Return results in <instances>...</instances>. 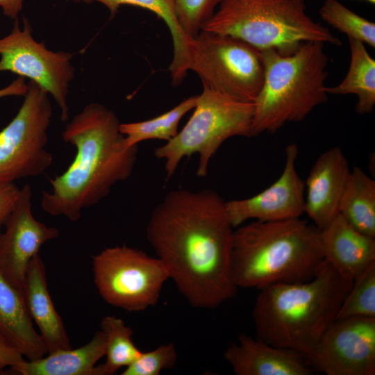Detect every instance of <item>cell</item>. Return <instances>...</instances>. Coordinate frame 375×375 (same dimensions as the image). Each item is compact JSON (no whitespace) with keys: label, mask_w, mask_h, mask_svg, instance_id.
Segmentation results:
<instances>
[{"label":"cell","mask_w":375,"mask_h":375,"mask_svg":"<svg viewBox=\"0 0 375 375\" xmlns=\"http://www.w3.org/2000/svg\"><path fill=\"white\" fill-rule=\"evenodd\" d=\"M263 82L254 101L251 137L274 133L289 122L303 120L327 100L328 58L322 42H306L282 53L260 51Z\"/></svg>","instance_id":"obj_5"},{"label":"cell","mask_w":375,"mask_h":375,"mask_svg":"<svg viewBox=\"0 0 375 375\" xmlns=\"http://www.w3.org/2000/svg\"><path fill=\"white\" fill-rule=\"evenodd\" d=\"M339 213L356 230L375 238V181L359 167L350 171Z\"/></svg>","instance_id":"obj_23"},{"label":"cell","mask_w":375,"mask_h":375,"mask_svg":"<svg viewBox=\"0 0 375 375\" xmlns=\"http://www.w3.org/2000/svg\"><path fill=\"white\" fill-rule=\"evenodd\" d=\"M28 90V83L22 76H18L8 86L0 89V98L10 96H24Z\"/></svg>","instance_id":"obj_32"},{"label":"cell","mask_w":375,"mask_h":375,"mask_svg":"<svg viewBox=\"0 0 375 375\" xmlns=\"http://www.w3.org/2000/svg\"><path fill=\"white\" fill-rule=\"evenodd\" d=\"M214 190H175L153 209L147 240L190 304L215 308L236 292L231 270L233 227Z\"/></svg>","instance_id":"obj_1"},{"label":"cell","mask_w":375,"mask_h":375,"mask_svg":"<svg viewBox=\"0 0 375 375\" xmlns=\"http://www.w3.org/2000/svg\"><path fill=\"white\" fill-rule=\"evenodd\" d=\"M190 70L203 86L233 99L254 103L261 89V51L233 37L201 31L191 40Z\"/></svg>","instance_id":"obj_8"},{"label":"cell","mask_w":375,"mask_h":375,"mask_svg":"<svg viewBox=\"0 0 375 375\" xmlns=\"http://www.w3.org/2000/svg\"><path fill=\"white\" fill-rule=\"evenodd\" d=\"M197 99L198 95L190 97L167 112L148 120L121 123L120 132L125 137L127 147L136 146L147 140L157 139L167 142L172 139L178 132L181 118L194 109Z\"/></svg>","instance_id":"obj_24"},{"label":"cell","mask_w":375,"mask_h":375,"mask_svg":"<svg viewBox=\"0 0 375 375\" xmlns=\"http://www.w3.org/2000/svg\"><path fill=\"white\" fill-rule=\"evenodd\" d=\"M0 72H10L28 78L50 94L61 110V120L67 121V97L75 75L73 53L52 51L34 40L28 20L23 17V28L15 19L11 32L0 38Z\"/></svg>","instance_id":"obj_11"},{"label":"cell","mask_w":375,"mask_h":375,"mask_svg":"<svg viewBox=\"0 0 375 375\" xmlns=\"http://www.w3.org/2000/svg\"><path fill=\"white\" fill-rule=\"evenodd\" d=\"M320 235L324 260L345 279L353 281L375 262V238L356 230L340 213Z\"/></svg>","instance_id":"obj_17"},{"label":"cell","mask_w":375,"mask_h":375,"mask_svg":"<svg viewBox=\"0 0 375 375\" xmlns=\"http://www.w3.org/2000/svg\"><path fill=\"white\" fill-rule=\"evenodd\" d=\"M350 169L340 147L322 153L305 181V212L322 230L339 214V206Z\"/></svg>","instance_id":"obj_15"},{"label":"cell","mask_w":375,"mask_h":375,"mask_svg":"<svg viewBox=\"0 0 375 375\" xmlns=\"http://www.w3.org/2000/svg\"><path fill=\"white\" fill-rule=\"evenodd\" d=\"M94 281L102 299L128 312L158 303L168 271L158 258L126 245L108 247L92 256Z\"/></svg>","instance_id":"obj_9"},{"label":"cell","mask_w":375,"mask_h":375,"mask_svg":"<svg viewBox=\"0 0 375 375\" xmlns=\"http://www.w3.org/2000/svg\"><path fill=\"white\" fill-rule=\"evenodd\" d=\"M17 115L0 131V184L37 176L52 163L46 149L53 110L48 93L33 81Z\"/></svg>","instance_id":"obj_10"},{"label":"cell","mask_w":375,"mask_h":375,"mask_svg":"<svg viewBox=\"0 0 375 375\" xmlns=\"http://www.w3.org/2000/svg\"><path fill=\"white\" fill-rule=\"evenodd\" d=\"M222 0H173L174 10L183 31L195 37L212 15Z\"/></svg>","instance_id":"obj_28"},{"label":"cell","mask_w":375,"mask_h":375,"mask_svg":"<svg viewBox=\"0 0 375 375\" xmlns=\"http://www.w3.org/2000/svg\"><path fill=\"white\" fill-rule=\"evenodd\" d=\"M237 375H310L315 371L303 354L271 345L244 333L224 353Z\"/></svg>","instance_id":"obj_16"},{"label":"cell","mask_w":375,"mask_h":375,"mask_svg":"<svg viewBox=\"0 0 375 375\" xmlns=\"http://www.w3.org/2000/svg\"><path fill=\"white\" fill-rule=\"evenodd\" d=\"M254 103L242 102L203 86L194 112L183 129L154 155L165 161L167 179L171 178L185 157L199 154L197 175L206 177L212 156L228 138H251Z\"/></svg>","instance_id":"obj_7"},{"label":"cell","mask_w":375,"mask_h":375,"mask_svg":"<svg viewBox=\"0 0 375 375\" xmlns=\"http://www.w3.org/2000/svg\"><path fill=\"white\" fill-rule=\"evenodd\" d=\"M352 284L324 260L308 281L260 290L252 312L256 338L309 359Z\"/></svg>","instance_id":"obj_3"},{"label":"cell","mask_w":375,"mask_h":375,"mask_svg":"<svg viewBox=\"0 0 375 375\" xmlns=\"http://www.w3.org/2000/svg\"><path fill=\"white\" fill-rule=\"evenodd\" d=\"M350 65L344 78L334 87H326L328 94H354L358 97L356 112L368 114L375 106V60L365 44L349 38Z\"/></svg>","instance_id":"obj_22"},{"label":"cell","mask_w":375,"mask_h":375,"mask_svg":"<svg viewBox=\"0 0 375 375\" xmlns=\"http://www.w3.org/2000/svg\"><path fill=\"white\" fill-rule=\"evenodd\" d=\"M4 226V231H0V272L22 290L31 260L45 242L58 237L59 231L34 217L28 185L20 188L16 205Z\"/></svg>","instance_id":"obj_13"},{"label":"cell","mask_w":375,"mask_h":375,"mask_svg":"<svg viewBox=\"0 0 375 375\" xmlns=\"http://www.w3.org/2000/svg\"><path fill=\"white\" fill-rule=\"evenodd\" d=\"M22 292L28 312L39 329L47 353L72 348L63 321L51 298L45 265L39 254L30 262Z\"/></svg>","instance_id":"obj_18"},{"label":"cell","mask_w":375,"mask_h":375,"mask_svg":"<svg viewBox=\"0 0 375 375\" xmlns=\"http://www.w3.org/2000/svg\"><path fill=\"white\" fill-rule=\"evenodd\" d=\"M309 360L326 375H374L375 317L335 319Z\"/></svg>","instance_id":"obj_12"},{"label":"cell","mask_w":375,"mask_h":375,"mask_svg":"<svg viewBox=\"0 0 375 375\" xmlns=\"http://www.w3.org/2000/svg\"><path fill=\"white\" fill-rule=\"evenodd\" d=\"M24 360L23 355L0 335V369L14 367Z\"/></svg>","instance_id":"obj_31"},{"label":"cell","mask_w":375,"mask_h":375,"mask_svg":"<svg viewBox=\"0 0 375 375\" xmlns=\"http://www.w3.org/2000/svg\"><path fill=\"white\" fill-rule=\"evenodd\" d=\"M299 149L295 143L285 148V167L280 177L269 187L247 199L225 202L233 228L248 219L270 222L299 218L305 212V181L296 169Z\"/></svg>","instance_id":"obj_14"},{"label":"cell","mask_w":375,"mask_h":375,"mask_svg":"<svg viewBox=\"0 0 375 375\" xmlns=\"http://www.w3.org/2000/svg\"><path fill=\"white\" fill-rule=\"evenodd\" d=\"M20 188L14 183L0 184V227L6 224L14 209Z\"/></svg>","instance_id":"obj_30"},{"label":"cell","mask_w":375,"mask_h":375,"mask_svg":"<svg viewBox=\"0 0 375 375\" xmlns=\"http://www.w3.org/2000/svg\"><path fill=\"white\" fill-rule=\"evenodd\" d=\"M0 335L28 360L47 354L28 312L22 290L0 272Z\"/></svg>","instance_id":"obj_19"},{"label":"cell","mask_w":375,"mask_h":375,"mask_svg":"<svg viewBox=\"0 0 375 375\" xmlns=\"http://www.w3.org/2000/svg\"><path fill=\"white\" fill-rule=\"evenodd\" d=\"M201 31L284 54L306 42L341 44L328 28L308 15L304 0H222Z\"/></svg>","instance_id":"obj_6"},{"label":"cell","mask_w":375,"mask_h":375,"mask_svg":"<svg viewBox=\"0 0 375 375\" xmlns=\"http://www.w3.org/2000/svg\"><path fill=\"white\" fill-rule=\"evenodd\" d=\"M24 0H0V8L6 17L17 19V16L23 8Z\"/></svg>","instance_id":"obj_33"},{"label":"cell","mask_w":375,"mask_h":375,"mask_svg":"<svg viewBox=\"0 0 375 375\" xmlns=\"http://www.w3.org/2000/svg\"><path fill=\"white\" fill-rule=\"evenodd\" d=\"M323 261L320 229L300 217L256 220L233 231L231 270L237 288L306 281Z\"/></svg>","instance_id":"obj_4"},{"label":"cell","mask_w":375,"mask_h":375,"mask_svg":"<svg viewBox=\"0 0 375 375\" xmlns=\"http://www.w3.org/2000/svg\"><path fill=\"white\" fill-rule=\"evenodd\" d=\"M106 337V362L97 366V375H111L133 363L142 351L133 340V330L117 317L108 315L101 322Z\"/></svg>","instance_id":"obj_25"},{"label":"cell","mask_w":375,"mask_h":375,"mask_svg":"<svg viewBox=\"0 0 375 375\" xmlns=\"http://www.w3.org/2000/svg\"><path fill=\"white\" fill-rule=\"evenodd\" d=\"M120 124L112 110L91 103L66 125L62 139L76 153L65 172L50 179L51 190L43 191L40 204L45 212L76 222L84 209L131 176L138 149L127 147Z\"/></svg>","instance_id":"obj_2"},{"label":"cell","mask_w":375,"mask_h":375,"mask_svg":"<svg viewBox=\"0 0 375 375\" xmlns=\"http://www.w3.org/2000/svg\"><path fill=\"white\" fill-rule=\"evenodd\" d=\"M106 337L100 330L89 342L72 349L49 353L33 360H24L10 367L9 374L18 375H97V362L105 356Z\"/></svg>","instance_id":"obj_20"},{"label":"cell","mask_w":375,"mask_h":375,"mask_svg":"<svg viewBox=\"0 0 375 375\" xmlns=\"http://www.w3.org/2000/svg\"><path fill=\"white\" fill-rule=\"evenodd\" d=\"M175 345L170 342L160 345L155 349L142 352L122 375H158L163 369L172 368L176 362Z\"/></svg>","instance_id":"obj_29"},{"label":"cell","mask_w":375,"mask_h":375,"mask_svg":"<svg viewBox=\"0 0 375 375\" xmlns=\"http://www.w3.org/2000/svg\"><path fill=\"white\" fill-rule=\"evenodd\" d=\"M85 3L99 2L114 16L122 5H131L153 12L167 26L173 42L174 56L169 69L173 85L181 84L190 71L191 40L181 27L173 0H72Z\"/></svg>","instance_id":"obj_21"},{"label":"cell","mask_w":375,"mask_h":375,"mask_svg":"<svg viewBox=\"0 0 375 375\" xmlns=\"http://www.w3.org/2000/svg\"><path fill=\"white\" fill-rule=\"evenodd\" d=\"M357 316L375 317V262L353 281L336 319Z\"/></svg>","instance_id":"obj_27"},{"label":"cell","mask_w":375,"mask_h":375,"mask_svg":"<svg viewBox=\"0 0 375 375\" xmlns=\"http://www.w3.org/2000/svg\"><path fill=\"white\" fill-rule=\"evenodd\" d=\"M360 1H367L369 3H372V4H374L375 3V0H360Z\"/></svg>","instance_id":"obj_34"},{"label":"cell","mask_w":375,"mask_h":375,"mask_svg":"<svg viewBox=\"0 0 375 375\" xmlns=\"http://www.w3.org/2000/svg\"><path fill=\"white\" fill-rule=\"evenodd\" d=\"M322 19L339 31L375 47V24L357 15L338 0H325L319 9Z\"/></svg>","instance_id":"obj_26"}]
</instances>
